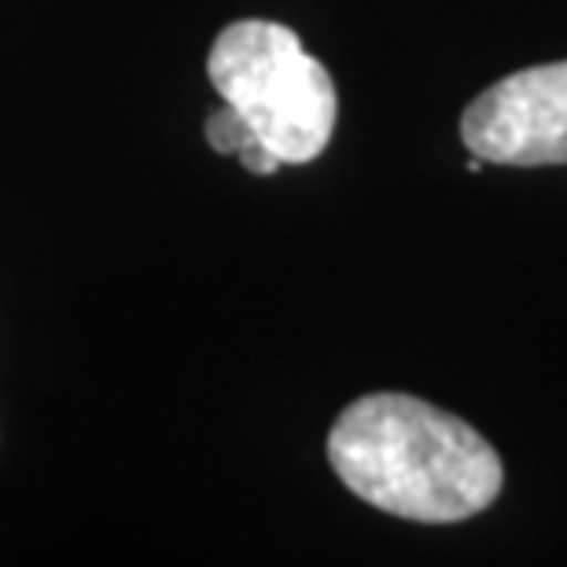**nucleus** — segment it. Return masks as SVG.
Instances as JSON below:
<instances>
[{
	"mask_svg": "<svg viewBox=\"0 0 567 567\" xmlns=\"http://www.w3.org/2000/svg\"><path fill=\"white\" fill-rule=\"evenodd\" d=\"M350 494L416 524H461L502 494L497 450L472 424L413 394H365L328 431Z\"/></svg>",
	"mask_w": 567,
	"mask_h": 567,
	"instance_id": "1",
	"label": "nucleus"
},
{
	"mask_svg": "<svg viewBox=\"0 0 567 567\" xmlns=\"http://www.w3.org/2000/svg\"><path fill=\"white\" fill-rule=\"evenodd\" d=\"M207 74L221 104L240 111L280 163H313L332 141V74L280 22H229L207 55Z\"/></svg>",
	"mask_w": 567,
	"mask_h": 567,
	"instance_id": "2",
	"label": "nucleus"
},
{
	"mask_svg": "<svg viewBox=\"0 0 567 567\" xmlns=\"http://www.w3.org/2000/svg\"><path fill=\"white\" fill-rule=\"evenodd\" d=\"M461 141L483 163H567V60L494 82L461 115Z\"/></svg>",
	"mask_w": 567,
	"mask_h": 567,
	"instance_id": "3",
	"label": "nucleus"
},
{
	"mask_svg": "<svg viewBox=\"0 0 567 567\" xmlns=\"http://www.w3.org/2000/svg\"><path fill=\"white\" fill-rule=\"evenodd\" d=\"M207 144L221 155H247V152H255V147H266L258 141V133L251 130V122L229 104H221L207 118Z\"/></svg>",
	"mask_w": 567,
	"mask_h": 567,
	"instance_id": "4",
	"label": "nucleus"
}]
</instances>
